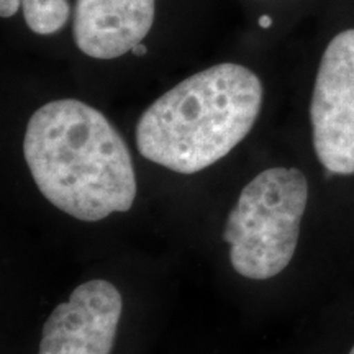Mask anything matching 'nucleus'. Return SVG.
Segmentation results:
<instances>
[{
	"label": "nucleus",
	"mask_w": 354,
	"mask_h": 354,
	"mask_svg": "<svg viewBox=\"0 0 354 354\" xmlns=\"http://www.w3.org/2000/svg\"><path fill=\"white\" fill-rule=\"evenodd\" d=\"M263 99V84L250 68L212 66L184 79L141 113L136 148L154 165L177 174H197L250 135Z\"/></svg>",
	"instance_id": "obj_2"
},
{
	"label": "nucleus",
	"mask_w": 354,
	"mask_h": 354,
	"mask_svg": "<svg viewBox=\"0 0 354 354\" xmlns=\"http://www.w3.org/2000/svg\"><path fill=\"white\" fill-rule=\"evenodd\" d=\"M21 0H0V15L3 19L7 17H13L17 12L20 10Z\"/></svg>",
	"instance_id": "obj_8"
},
{
	"label": "nucleus",
	"mask_w": 354,
	"mask_h": 354,
	"mask_svg": "<svg viewBox=\"0 0 354 354\" xmlns=\"http://www.w3.org/2000/svg\"><path fill=\"white\" fill-rule=\"evenodd\" d=\"M315 154L330 174H354V28L323 53L310 102Z\"/></svg>",
	"instance_id": "obj_4"
},
{
	"label": "nucleus",
	"mask_w": 354,
	"mask_h": 354,
	"mask_svg": "<svg viewBox=\"0 0 354 354\" xmlns=\"http://www.w3.org/2000/svg\"><path fill=\"white\" fill-rule=\"evenodd\" d=\"M25 24L37 35H53L68 24V0H21Z\"/></svg>",
	"instance_id": "obj_7"
},
{
	"label": "nucleus",
	"mask_w": 354,
	"mask_h": 354,
	"mask_svg": "<svg viewBox=\"0 0 354 354\" xmlns=\"http://www.w3.org/2000/svg\"><path fill=\"white\" fill-rule=\"evenodd\" d=\"M24 158L41 196L79 221L127 214L136 201L130 149L109 118L86 102L41 105L26 125Z\"/></svg>",
	"instance_id": "obj_1"
},
{
	"label": "nucleus",
	"mask_w": 354,
	"mask_h": 354,
	"mask_svg": "<svg viewBox=\"0 0 354 354\" xmlns=\"http://www.w3.org/2000/svg\"><path fill=\"white\" fill-rule=\"evenodd\" d=\"M122 313V294L112 282H82L46 318L37 354H112Z\"/></svg>",
	"instance_id": "obj_5"
},
{
	"label": "nucleus",
	"mask_w": 354,
	"mask_h": 354,
	"mask_svg": "<svg viewBox=\"0 0 354 354\" xmlns=\"http://www.w3.org/2000/svg\"><path fill=\"white\" fill-rule=\"evenodd\" d=\"M349 354H354V346H353V349H351V351H349Z\"/></svg>",
	"instance_id": "obj_11"
},
{
	"label": "nucleus",
	"mask_w": 354,
	"mask_h": 354,
	"mask_svg": "<svg viewBox=\"0 0 354 354\" xmlns=\"http://www.w3.org/2000/svg\"><path fill=\"white\" fill-rule=\"evenodd\" d=\"M308 203V180L297 167H269L241 189L223 227L233 271L268 281L294 258Z\"/></svg>",
	"instance_id": "obj_3"
},
{
	"label": "nucleus",
	"mask_w": 354,
	"mask_h": 354,
	"mask_svg": "<svg viewBox=\"0 0 354 354\" xmlns=\"http://www.w3.org/2000/svg\"><path fill=\"white\" fill-rule=\"evenodd\" d=\"M154 21V0H76L74 41L94 59H115L146 38Z\"/></svg>",
	"instance_id": "obj_6"
},
{
	"label": "nucleus",
	"mask_w": 354,
	"mask_h": 354,
	"mask_svg": "<svg viewBox=\"0 0 354 354\" xmlns=\"http://www.w3.org/2000/svg\"><path fill=\"white\" fill-rule=\"evenodd\" d=\"M146 51H148V48H146L143 43L136 44V46L131 50V53H133V55H135V56H145Z\"/></svg>",
	"instance_id": "obj_9"
},
{
	"label": "nucleus",
	"mask_w": 354,
	"mask_h": 354,
	"mask_svg": "<svg viewBox=\"0 0 354 354\" xmlns=\"http://www.w3.org/2000/svg\"><path fill=\"white\" fill-rule=\"evenodd\" d=\"M272 25V19L269 15H263L259 19V26L261 28H269V26Z\"/></svg>",
	"instance_id": "obj_10"
}]
</instances>
